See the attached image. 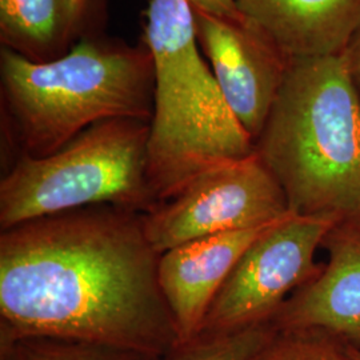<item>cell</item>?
<instances>
[{"instance_id":"ba28073f","label":"cell","mask_w":360,"mask_h":360,"mask_svg":"<svg viewBox=\"0 0 360 360\" xmlns=\"http://www.w3.org/2000/svg\"><path fill=\"white\" fill-rule=\"evenodd\" d=\"M196 40L232 112L257 142L283 86L290 59L257 23L193 10Z\"/></svg>"},{"instance_id":"8992f818","label":"cell","mask_w":360,"mask_h":360,"mask_svg":"<svg viewBox=\"0 0 360 360\" xmlns=\"http://www.w3.org/2000/svg\"><path fill=\"white\" fill-rule=\"evenodd\" d=\"M336 223L291 212L267 227L221 284L202 333H231L270 322L297 288L322 272L324 263H318L315 254Z\"/></svg>"},{"instance_id":"7c38bea8","label":"cell","mask_w":360,"mask_h":360,"mask_svg":"<svg viewBox=\"0 0 360 360\" xmlns=\"http://www.w3.org/2000/svg\"><path fill=\"white\" fill-rule=\"evenodd\" d=\"M83 6L74 0H0V40L4 49L35 63L70 51Z\"/></svg>"},{"instance_id":"5bb4252c","label":"cell","mask_w":360,"mask_h":360,"mask_svg":"<svg viewBox=\"0 0 360 360\" xmlns=\"http://www.w3.org/2000/svg\"><path fill=\"white\" fill-rule=\"evenodd\" d=\"M274 333L271 322L231 333H202L171 349L165 360H252Z\"/></svg>"},{"instance_id":"2e32d148","label":"cell","mask_w":360,"mask_h":360,"mask_svg":"<svg viewBox=\"0 0 360 360\" xmlns=\"http://www.w3.org/2000/svg\"><path fill=\"white\" fill-rule=\"evenodd\" d=\"M187 1L191 4L193 10H200L219 18L238 19L243 16V13H240L238 7V0H187Z\"/></svg>"},{"instance_id":"9c48e42d","label":"cell","mask_w":360,"mask_h":360,"mask_svg":"<svg viewBox=\"0 0 360 360\" xmlns=\"http://www.w3.org/2000/svg\"><path fill=\"white\" fill-rule=\"evenodd\" d=\"M322 247L328 262L276 311V330H316L360 349V223L338 221Z\"/></svg>"},{"instance_id":"8fae6325","label":"cell","mask_w":360,"mask_h":360,"mask_svg":"<svg viewBox=\"0 0 360 360\" xmlns=\"http://www.w3.org/2000/svg\"><path fill=\"white\" fill-rule=\"evenodd\" d=\"M238 7L292 60L342 55L360 26V0H238Z\"/></svg>"},{"instance_id":"6da1fadb","label":"cell","mask_w":360,"mask_h":360,"mask_svg":"<svg viewBox=\"0 0 360 360\" xmlns=\"http://www.w3.org/2000/svg\"><path fill=\"white\" fill-rule=\"evenodd\" d=\"M142 215L101 205L1 231L0 338H55L166 356L179 336Z\"/></svg>"},{"instance_id":"7a4b0ae2","label":"cell","mask_w":360,"mask_h":360,"mask_svg":"<svg viewBox=\"0 0 360 360\" xmlns=\"http://www.w3.org/2000/svg\"><path fill=\"white\" fill-rule=\"evenodd\" d=\"M255 153L291 212L360 223V86L342 55L291 62Z\"/></svg>"},{"instance_id":"ac0fdd59","label":"cell","mask_w":360,"mask_h":360,"mask_svg":"<svg viewBox=\"0 0 360 360\" xmlns=\"http://www.w3.org/2000/svg\"><path fill=\"white\" fill-rule=\"evenodd\" d=\"M347 347V346H346ZM348 354L354 360H360V349L358 348L347 347Z\"/></svg>"},{"instance_id":"277c9868","label":"cell","mask_w":360,"mask_h":360,"mask_svg":"<svg viewBox=\"0 0 360 360\" xmlns=\"http://www.w3.org/2000/svg\"><path fill=\"white\" fill-rule=\"evenodd\" d=\"M0 82L13 134L27 156L53 154L103 120L153 119L154 59L144 41L129 47L86 39L46 63L3 47Z\"/></svg>"},{"instance_id":"9a60e30c","label":"cell","mask_w":360,"mask_h":360,"mask_svg":"<svg viewBox=\"0 0 360 360\" xmlns=\"http://www.w3.org/2000/svg\"><path fill=\"white\" fill-rule=\"evenodd\" d=\"M252 360H354L347 347L316 330H276Z\"/></svg>"},{"instance_id":"e0dca14e","label":"cell","mask_w":360,"mask_h":360,"mask_svg":"<svg viewBox=\"0 0 360 360\" xmlns=\"http://www.w3.org/2000/svg\"><path fill=\"white\" fill-rule=\"evenodd\" d=\"M342 58L347 65L351 77L360 86V26L348 41L347 47L342 52Z\"/></svg>"},{"instance_id":"30bf717a","label":"cell","mask_w":360,"mask_h":360,"mask_svg":"<svg viewBox=\"0 0 360 360\" xmlns=\"http://www.w3.org/2000/svg\"><path fill=\"white\" fill-rule=\"evenodd\" d=\"M270 226L200 238L160 255L159 284L179 345L202 333L207 311L221 284L248 245Z\"/></svg>"},{"instance_id":"5b68a950","label":"cell","mask_w":360,"mask_h":360,"mask_svg":"<svg viewBox=\"0 0 360 360\" xmlns=\"http://www.w3.org/2000/svg\"><path fill=\"white\" fill-rule=\"evenodd\" d=\"M148 120L99 122L53 154L22 155L0 181L1 231L84 207H123L147 214L159 206L147 178Z\"/></svg>"},{"instance_id":"3957f363","label":"cell","mask_w":360,"mask_h":360,"mask_svg":"<svg viewBox=\"0 0 360 360\" xmlns=\"http://www.w3.org/2000/svg\"><path fill=\"white\" fill-rule=\"evenodd\" d=\"M143 41L155 80L147 178L160 205L207 169L254 154L255 142L199 53L187 0H150Z\"/></svg>"},{"instance_id":"52a82bcc","label":"cell","mask_w":360,"mask_h":360,"mask_svg":"<svg viewBox=\"0 0 360 360\" xmlns=\"http://www.w3.org/2000/svg\"><path fill=\"white\" fill-rule=\"evenodd\" d=\"M291 214L282 186L257 153L210 168L176 196L143 214L155 251L224 232L270 226Z\"/></svg>"},{"instance_id":"4fadbf2b","label":"cell","mask_w":360,"mask_h":360,"mask_svg":"<svg viewBox=\"0 0 360 360\" xmlns=\"http://www.w3.org/2000/svg\"><path fill=\"white\" fill-rule=\"evenodd\" d=\"M0 360H165L146 352L55 338H0Z\"/></svg>"},{"instance_id":"d6986e66","label":"cell","mask_w":360,"mask_h":360,"mask_svg":"<svg viewBox=\"0 0 360 360\" xmlns=\"http://www.w3.org/2000/svg\"><path fill=\"white\" fill-rule=\"evenodd\" d=\"M83 1H84V0H74V3L77 4V6H83Z\"/></svg>"}]
</instances>
